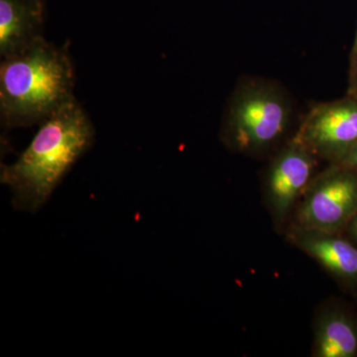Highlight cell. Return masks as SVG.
Here are the masks:
<instances>
[{
  "label": "cell",
  "mask_w": 357,
  "mask_h": 357,
  "mask_svg": "<svg viewBox=\"0 0 357 357\" xmlns=\"http://www.w3.org/2000/svg\"><path fill=\"white\" fill-rule=\"evenodd\" d=\"M95 135L93 122L77 100L41 122L17 160L1 165L0 181L10 188L14 208L38 211L91 147Z\"/></svg>",
  "instance_id": "6da1fadb"
},
{
  "label": "cell",
  "mask_w": 357,
  "mask_h": 357,
  "mask_svg": "<svg viewBox=\"0 0 357 357\" xmlns=\"http://www.w3.org/2000/svg\"><path fill=\"white\" fill-rule=\"evenodd\" d=\"M69 49L42 38L0 64V121L6 128L40 124L77 100Z\"/></svg>",
  "instance_id": "7a4b0ae2"
},
{
  "label": "cell",
  "mask_w": 357,
  "mask_h": 357,
  "mask_svg": "<svg viewBox=\"0 0 357 357\" xmlns=\"http://www.w3.org/2000/svg\"><path fill=\"white\" fill-rule=\"evenodd\" d=\"M295 115V100L283 84L243 76L225 105L220 138L237 153L261 155L287 135Z\"/></svg>",
  "instance_id": "3957f363"
},
{
  "label": "cell",
  "mask_w": 357,
  "mask_h": 357,
  "mask_svg": "<svg viewBox=\"0 0 357 357\" xmlns=\"http://www.w3.org/2000/svg\"><path fill=\"white\" fill-rule=\"evenodd\" d=\"M356 213V171L331 164L318 173L301 199L295 225L338 234Z\"/></svg>",
  "instance_id": "277c9868"
},
{
  "label": "cell",
  "mask_w": 357,
  "mask_h": 357,
  "mask_svg": "<svg viewBox=\"0 0 357 357\" xmlns=\"http://www.w3.org/2000/svg\"><path fill=\"white\" fill-rule=\"evenodd\" d=\"M294 136L319 160L340 163L357 144V93L312 103Z\"/></svg>",
  "instance_id": "5b68a950"
},
{
  "label": "cell",
  "mask_w": 357,
  "mask_h": 357,
  "mask_svg": "<svg viewBox=\"0 0 357 357\" xmlns=\"http://www.w3.org/2000/svg\"><path fill=\"white\" fill-rule=\"evenodd\" d=\"M318 157L295 136L275 153L264 177L265 197L272 218L284 223L318 175Z\"/></svg>",
  "instance_id": "8992f818"
},
{
  "label": "cell",
  "mask_w": 357,
  "mask_h": 357,
  "mask_svg": "<svg viewBox=\"0 0 357 357\" xmlns=\"http://www.w3.org/2000/svg\"><path fill=\"white\" fill-rule=\"evenodd\" d=\"M47 0H0V57H10L44 38Z\"/></svg>",
  "instance_id": "52a82bcc"
},
{
  "label": "cell",
  "mask_w": 357,
  "mask_h": 357,
  "mask_svg": "<svg viewBox=\"0 0 357 357\" xmlns=\"http://www.w3.org/2000/svg\"><path fill=\"white\" fill-rule=\"evenodd\" d=\"M288 237L338 280L357 281V248L337 234L293 225Z\"/></svg>",
  "instance_id": "ba28073f"
},
{
  "label": "cell",
  "mask_w": 357,
  "mask_h": 357,
  "mask_svg": "<svg viewBox=\"0 0 357 357\" xmlns=\"http://www.w3.org/2000/svg\"><path fill=\"white\" fill-rule=\"evenodd\" d=\"M312 356L354 357L357 354V328L349 317L335 310H324L317 318Z\"/></svg>",
  "instance_id": "9c48e42d"
},
{
  "label": "cell",
  "mask_w": 357,
  "mask_h": 357,
  "mask_svg": "<svg viewBox=\"0 0 357 357\" xmlns=\"http://www.w3.org/2000/svg\"><path fill=\"white\" fill-rule=\"evenodd\" d=\"M357 93V30L354 45L351 47L349 59V70H347V93Z\"/></svg>",
  "instance_id": "30bf717a"
},
{
  "label": "cell",
  "mask_w": 357,
  "mask_h": 357,
  "mask_svg": "<svg viewBox=\"0 0 357 357\" xmlns=\"http://www.w3.org/2000/svg\"><path fill=\"white\" fill-rule=\"evenodd\" d=\"M340 165L349 167L357 172V144L352 148L351 152L340 162Z\"/></svg>",
  "instance_id": "8fae6325"
},
{
  "label": "cell",
  "mask_w": 357,
  "mask_h": 357,
  "mask_svg": "<svg viewBox=\"0 0 357 357\" xmlns=\"http://www.w3.org/2000/svg\"><path fill=\"white\" fill-rule=\"evenodd\" d=\"M347 227H349V234L352 239L357 243V213Z\"/></svg>",
  "instance_id": "7c38bea8"
}]
</instances>
